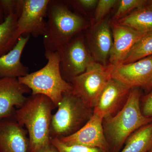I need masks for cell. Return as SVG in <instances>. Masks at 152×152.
Here are the masks:
<instances>
[{
    "instance_id": "cell-1",
    "label": "cell",
    "mask_w": 152,
    "mask_h": 152,
    "mask_svg": "<svg viewBox=\"0 0 152 152\" xmlns=\"http://www.w3.org/2000/svg\"><path fill=\"white\" fill-rule=\"evenodd\" d=\"M47 17L43 36L45 52H60L75 36L90 26L89 22L71 11L64 1L50 0Z\"/></svg>"
},
{
    "instance_id": "cell-2",
    "label": "cell",
    "mask_w": 152,
    "mask_h": 152,
    "mask_svg": "<svg viewBox=\"0 0 152 152\" xmlns=\"http://www.w3.org/2000/svg\"><path fill=\"white\" fill-rule=\"evenodd\" d=\"M56 107L46 96L31 95L23 107L16 110L15 119L27 129L29 152H38L51 144L52 111Z\"/></svg>"
},
{
    "instance_id": "cell-3",
    "label": "cell",
    "mask_w": 152,
    "mask_h": 152,
    "mask_svg": "<svg viewBox=\"0 0 152 152\" xmlns=\"http://www.w3.org/2000/svg\"><path fill=\"white\" fill-rule=\"evenodd\" d=\"M140 88L131 89L126 104L113 116L103 120L104 133L110 152H120L128 138L135 131L151 123L144 116L140 106Z\"/></svg>"
},
{
    "instance_id": "cell-4",
    "label": "cell",
    "mask_w": 152,
    "mask_h": 152,
    "mask_svg": "<svg viewBox=\"0 0 152 152\" xmlns=\"http://www.w3.org/2000/svg\"><path fill=\"white\" fill-rule=\"evenodd\" d=\"M45 56L48 61L45 66L18 79L30 89L31 95L46 96L57 107L63 94L73 91V88L61 74L59 52H45Z\"/></svg>"
},
{
    "instance_id": "cell-5",
    "label": "cell",
    "mask_w": 152,
    "mask_h": 152,
    "mask_svg": "<svg viewBox=\"0 0 152 152\" xmlns=\"http://www.w3.org/2000/svg\"><path fill=\"white\" fill-rule=\"evenodd\" d=\"M56 113L53 115L51 138L59 139L72 135L90 120L93 110L88 107L72 91L63 94Z\"/></svg>"
},
{
    "instance_id": "cell-6",
    "label": "cell",
    "mask_w": 152,
    "mask_h": 152,
    "mask_svg": "<svg viewBox=\"0 0 152 152\" xmlns=\"http://www.w3.org/2000/svg\"><path fill=\"white\" fill-rule=\"evenodd\" d=\"M113 65L94 61L84 72L69 80L72 91L89 107L94 109L100 94L112 78Z\"/></svg>"
},
{
    "instance_id": "cell-7",
    "label": "cell",
    "mask_w": 152,
    "mask_h": 152,
    "mask_svg": "<svg viewBox=\"0 0 152 152\" xmlns=\"http://www.w3.org/2000/svg\"><path fill=\"white\" fill-rule=\"evenodd\" d=\"M59 53L60 71L63 78L67 82L84 72L94 61L81 32L75 36Z\"/></svg>"
},
{
    "instance_id": "cell-8",
    "label": "cell",
    "mask_w": 152,
    "mask_h": 152,
    "mask_svg": "<svg viewBox=\"0 0 152 152\" xmlns=\"http://www.w3.org/2000/svg\"><path fill=\"white\" fill-rule=\"evenodd\" d=\"M50 0H23L20 15L17 21L14 41L17 42L21 36L37 37L44 35Z\"/></svg>"
},
{
    "instance_id": "cell-9",
    "label": "cell",
    "mask_w": 152,
    "mask_h": 152,
    "mask_svg": "<svg viewBox=\"0 0 152 152\" xmlns=\"http://www.w3.org/2000/svg\"><path fill=\"white\" fill-rule=\"evenodd\" d=\"M131 89L119 81L112 78L98 98L93 113L103 119L115 115L126 104Z\"/></svg>"
},
{
    "instance_id": "cell-10",
    "label": "cell",
    "mask_w": 152,
    "mask_h": 152,
    "mask_svg": "<svg viewBox=\"0 0 152 152\" xmlns=\"http://www.w3.org/2000/svg\"><path fill=\"white\" fill-rule=\"evenodd\" d=\"M112 77L131 89L145 90L152 81V56L129 64L114 66Z\"/></svg>"
},
{
    "instance_id": "cell-11",
    "label": "cell",
    "mask_w": 152,
    "mask_h": 152,
    "mask_svg": "<svg viewBox=\"0 0 152 152\" xmlns=\"http://www.w3.org/2000/svg\"><path fill=\"white\" fill-rule=\"evenodd\" d=\"M86 39L94 61L107 66V62L113 43L111 22L109 19H104L92 26L87 31Z\"/></svg>"
},
{
    "instance_id": "cell-12",
    "label": "cell",
    "mask_w": 152,
    "mask_h": 152,
    "mask_svg": "<svg viewBox=\"0 0 152 152\" xmlns=\"http://www.w3.org/2000/svg\"><path fill=\"white\" fill-rule=\"evenodd\" d=\"M103 120L93 113L88 122L77 132L69 137L58 139L66 145L98 148L110 152L104 133Z\"/></svg>"
},
{
    "instance_id": "cell-13",
    "label": "cell",
    "mask_w": 152,
    "mask_h": 152,
    "mask_svg": "<svg viewBox=\"0 0 152 152\" xmlns=\"http://www.w3.org/2000/svg\"><path fill=\"white\" fill-rule=\"evenodd\" d=\"M31 90L17 78H0V120L15 116V107H23Z\"/></svg>"
},
{
    "instance_id": "cell-14",
    "label": "cell",
    "mask_w": 152,
    "mask_h": 152,
    "mask_svg": "<svg viewBox=\"0 0 152 152\" xmlns=\"http://www.w3.org/2000/svg\"><path fill=\"white\" fill-rule=\"evenodd\" d=\"M113 43L109 61L113 66L123 64L135 44L149 33L138 31L126 26L111 22Z\"/></svg>"
},
{
    "instance_id": "cell-15",
    "label": "cell",
    "mask_w": 152,
    "mask_h": 152,
    "mask_svg": "<svg viewBox=\"0 0 152 152\" xmlns=\"http://www.w3.org/2000/svg\"><path fill=\"white\" fill-rule=\"evenodd\" d=\"M27 133L15 116L0 120V152H29Z\"/></svg>"
},
{
    "instance_id": "cell-16",
    "label": "cell",
    "mask_w": 152,
    "mask_h": 152,
    "mask_svg": "<svg viewBox=\"0 0 152 152\" xmlns=\"http://www.w3.org/2000/svg\"><path fill=\"white\" fill-rule=\"evenodd\" d=\"M30 36H21L10 52L0 57V78H19L29 74V68L21 61L22 53Z\"/></svg>"
},
{
    "instance_id": "cell-17",
    "label": "cell",
    "mask_w": 152,
    "mask_h": 152,
    "mask_svg": "<svg viewBox=\"0 0 152 152\" xmlns=\"http://www.w3.org/2000/svg\"><path fill=\"white\" fill-rule=\"evenodd\" d=\"M120 152H148L152 148V122L135 131Z\"/></svg>"
},
{
    "instance_id": "cell-18",
    "label": "cell",
    "mask_w": 152,
    "mask_h": 152,
    "mask_svg": "<svg viewBox=\"0 0 152 152\" xmlns=\"http://www.w3.org/2000/svg\"><path fill=\"white\" fill-rule=\"evenodd\" d=\"M114 22L138 31L152 32V11L145 8L137 9L122 18Z\"/></svg>"
},
{
    "instance_id": "cell-19",
    "label": "cell",
    "mask_w": 152,
    "mask_h": 152,
    "mask_svg": "<svg viewBox=\"0 0 152 152\" xmlns=\"http://www.w3.org/2000/svg\"><path fill=\"white\" fill-rule=\"evenodd\" d=\"M18 18L11 14L0 24V57L10 52L17 43L14 37Z\"/></svg>"
},
{
    "instance_id": "cell-20",
    "label": "cell",
    "mask_w": 152,
    "mask_h": 152,
    "mask_svg": "<svg viewBox=\"0 0 152 152\" xmlns=\"http://www.w3.org/2000/svg\"><path fill=\"white\" fill-rule=\"evenodd\" d=\"M151 56H152V32L147 34L135 44L122 64L134 62Z\"/></svg>"
},
{
    "instance_id": "cell-21",
    "label": "cell",
    "mask_w": 152,
    "mask_h": 152,
    "mask_svg": "<svg viewBox=\"0 0 152 152\" xmlns=\"http://www.w3.org/2000/svg\"><path fill=\"white\" fill-rule=\"evenodd\" d=\"M118 10L113 17L112 21L115 22L137 9L143 8L146 4L147 0H121Z\"/></svg>"
},
{
    "instance_id": "cell-22",
    "label": "cell",
    "mask_w": 152,
    "mask_h": 152,
    "mask_svg": "<svg viewBox=\"0 0 152 152\" xmlns=\"http://www.w3.org/2000/svg\"><path fill=\"white\" fill-rule=\"evenodd\" d=\"M50 140L52 144L56 148L58 152H109L98 148L80 145H66L57 138H51Z\"/></svg>"
},
{
    "instance_id": "cell-23",
    "label": "cell",
    "mask_w": 152,
    "mask_h": 152,
    "mask_svg": "<svg viewBox=\"0 0 152 152\" xmlns=\"http://www.w3.org/2000/svg\"><path fill=\"white\" fill-rule=\"evenodd\" d=\"M118 2L117 0H99L96 6L94 14L96 23L104 20V18Z\"/></svg>"
},
{
    "instance_id": "cell-24",
    "label": "cell",
    "mask_w": 152,
    "mask_h": 152,
    "mask_svg": "<svg viewBox=\"0 0 152 152\" xmlns=\"http://www.w3.org/2000/svg\"><path fill=\"white\" fill-rule=\"evenodd\" d=\"M0 5L2 9L5 19L11 14L19 17L23 7V0H0Z\"/></svg>"
},
{
    "instance_id": "cell-25",
    "label": "cell",
    "mask_w": 152,
    "mask_h": 152,
    "mask_svg": "<svg viewBox=\"0 0 152 152\" xmlns=\"http://www.w3.org/2000/svg\"><path fill=\"white\" fill-rule=\"evenodd\" d=\"M140 106L144 116L152 120V88L145 94L142 96Z\"/></svg>"
},
{
    "instance_id": "cell-26",
    "label": "cell",
    "mask_w": 152,
    "mask_h": 152,
    "mask_svg": "<svg viewBox=\"0 0 152 152\" xmlns=\"http://www.w3.org/2000/svg\"><path fill=\"white\" fill-rule=\"evenodd\" d=\"M38 152H58L56 148L52 144L48 147L44 148Z\"/></svg>"
},
{
    "instance_id": "cell-27",
    "label": "cell",
    "mask_w": 152,
    "mask_h": 152,
    "mask_svg": "<svg viewBox=\"0 0 152 152\" xmlns=\"http://www.w3.org/2000/svg\"><path fill=\"white\" fill-rule=\"evenodd\" d=\"M5 17L3 12L2 9L0 5V24L2 23L4 21Z\"/></svg>"
},
{
    "instance_id": "cell-28",
    "label": "cell",
    "mask_w": 152,
    "mask_h": 152,
    "mask_svg": "<svg viewBox=\"0 0 152 152\" xmlns=\"http://www.w3.org/2000/svg\"><path fill=\"white\" fill-rule=\"evenodd\" d=\"M144 8L152 11V0L147 1L146 4Z\"/></svg>"
},
{
    "instance_id": "cell-29",
    "label": "cell",
    "mask_w": 152,
    "mask_h": 152,
    "mask_svg": "<svg viewBox=\"0 0 152 152\" xmlns=\"http://www.w3.org/2000/svg\"><path fill=\"white\" fill-rule=\"evenodd\" d=\"M152 88V82H151V83H150V84L149 85H148V87H147V88H146V89L145 90V91H146V92H148Z\"/></svg>"
},
{
    "instance_id": "cell-30",
    "label": "cell",
    "mask_w": 152,
    "mask_h": 152,
    "mask_svg": "<svg viewBox=\"0 0 152 152\" xmlns=\"http://www.w3.org/2000/svg\"><path fill=\"white\" fill-rule=\"evenodd\" d=\"M148 152H152V148Z\"/></svg>"
}]
</instances>
